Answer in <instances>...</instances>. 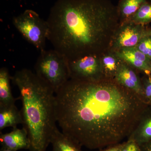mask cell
Here are the masks:
<instances>
[{"label":"cell","mask_w":151,"mask_h":151,"mask_svg":"<svg viewBox=\"0 0 151 151\" xmlns=\"http://www.w3.org/2000/svg\"><path fill=\"white\" fill-rule=\"evenodd\" d=\"M55 98L57 123L63 133L90 150L129 137L149 106L115 79H69Z\"/></svg>","instance_id":"1"},{"label":"cell","mask_w":151,"mask_h":151,"mask_svg":"<svg viewBox=\"0 0 151 151\" xmlns=\"http://www.w3.org/2000/svg\"><path fill=\"white\" fill-rule=\"evenodd\" d=\"M46 21L47 40L68 60L110 49L121 23L110 0H57Z\"/></svg>","instance_id":"2"},{"label":"cell","mask_w":151,"mask_h":151,"mask_svg":"<svg viewBox=\"0 0 151 151\" xmlns=\"http://www.w3.org/2000/svg\"><path fill=\"white\" fill-rule=\"evenodd\" d=\"M11 80L18 88L23 124L30 143L29 151H46L57 129L55 92L29 69L17 70Z\"/></svg>","instance_id":"3"},{"label":"cell","mask_w":151,"mask_h":151,"mask_svg":"<svg viewBox=\"0 0 151 151\" xmlns=\"http://www.w3.org/2000/svg\"><path fill=\"white\" fill-rule=\"evenodd\" d=\"M35 73L55 93L70 79L68 59L58 51H40L35 65Z\"/></svg>","instance_id":"4"},{"label":"cell","mask_w":151,"mask_h":151,"mask_svg":"<svg viewBox=\"0 0 151 151\" xmlns=\"http://www.w3.org/2000/svg\"><path fill=\"white\" fill-rule=\"evenodd\" d=\"M15 27L28 42L40 51L45 50L47 40L48 27L46 21L31 9L25 10L13 19Z\"/></svg>","instance_id":"5"},{"label":"cell","mask_w":151,"mask_h":151,"mask_svg":"<svg viewBox=\"0 0 151 151\" xmlns=\"http://www.w3.org/2000/svg\"><path fill=\"white\" fill-rule=\"evenodd\" d=\"M151 35V29L147 24L136 23L132 20L120 23L112 38L110 50L118 51L135 47L144 38Z\"/></svg>","instance_id":"6"},{"label":"cell","mask_w":151,"mask_h":151,"mask_svg":"<svg viewBox=\"0 0 151 151\" xmlns=\"http://www.w3.org/2000/svg\"><path fill=\"white\" fill-rule=\"evenodd\" d=\"M70 79L80 81H95L103 79L100 55H91L68 60Z\"/></svg>","instance_id":"7"},{"label":"cell","mask_w":151,"mask_h":151,"mask_svg":"<svg viewBox=\"0 0 151 151\" xmlns=\"http://www.w3.org/2000/svg\"><path fill=\"white\" fill-rule=\"evenodd\" d=\"M137 70L124 61L115 79L119 84L139 95L146 103L142 80Z\"/></svg>","instance_id":"8"},{"label":"cell","mask_w":151,"mask_h":151,"mask_svg":"<svg viewBox=\"0 0 151 151\" xmlns=\"http://www.w3.org/2000/svg\"><path fill=\"white\" fill-rule=\"evenodd\" d=\"M123 60L144 74H151V60L135 47L116 51Z\"/></svg>","instance_id":"9"},{"label":"cell","mask_w":151,"mask_h":151,"mask_svg":"<svg viewBox=\"0 0 151 151\" xmlns=\"http://www.w3.org/2000/svg\"><path fill=\"white\" fill-rule=\"evenodd\" d=\"M0 143L2 147L17 151L20 150H29L30 143L27 132L24 128H14L7 134L0 135Z\"/></svg>","instance_id":"10"},{"label":"cell","mask_w":151,"mask_h":151,"mask_svg":"<svg viewBox=\"0 0 151 151\" xmlns=\"http://www.w3.org/2000/svg\"><path fill=\"white\" fill-rule=\"evenodd\" d=\"M128 139L134 140L140 146L151 141V106H149L143 112Z\"/></svg>","instance_id":"11"},{"label":"cell","mask_w":151,"mask_h":151,"mask_svg":"<svg viewBox=\"0 0 151 151\" xmlns=\"http://www.w3.org/2000/svg\"><path fill=\"white\" fill-rule=\"evenodd\" d=\"M100 58L103 78L111 80L115 79L124 60L116 51L110 49L100 55Z\"/></svg>","instance_id":"12"},{"label":"cell","mask_w":151,"mask_h":151,"mask_svg":"<svg viewBox=\"0 0 151 151\" xmlns=\"http://www.w3.org/2000/svg\"><path fill=\"white\" fill-rule=\"evenodd\" d=\"M21 111L15 104L0 106V130L7 127L17 128L18 124H23Z\"/></svg>","instance_id":"13"},{"label":"cell","mask_w":151,"mask_h":151,"mask_svg":"<svg viewBox=\"0 0 151 151\" xmlns=\"http://www.w3.org/2000/svg\"><path fill=\"white\" fill-rule=\"evenodd\" d=\"M52 151H82L81 146L69 136L56 129L50 139Z\"/></svg>","instance_id":"14"},{"label":"cell","mask_w":151,"mask_h":151,"mask_svg":"<svg viewBox=\"0 0 151 151\" xmlns=\"http://www.w3.org/2000/svg\"><path fill=\"white\" fill-rule=\"evenodd\" d=\"M11 76L5 67L0 69V106L15 104L17 99L12 94L10 86Z\"/></svg>","instance_id":"15"},{"label":"cell","mask_w":151,"mask_h":151,"mask_svg":"<svg viewBox=\"0 0 151 151\" xmlns=\"http://www.w3.org/2000/svg\"><path fill=\"white\" fill-rule=\"evenodd\" d=\"M147 0H120L117 6L120 22L130 20Z\"/></svg>","instance_id":"16"},{"label":"cell","mask_w":151,"mask_h":151,"mask_svg":"<svg viewBox=\"0 0 151 151\" xmlns=\"http://www.w3.org/2000/svg\"><path fill=\"white\" fill-rule=\"evenodd\" d=\"M130 20L140 24H147L151 22V4L147 1L141 5Z\"/></svg>","instance_id":"17"},{"label":"cell","mask_w":151,"mask_h":151,"mask_svg":"<svg viewBox=\"0 0 151 151\" xmlns=\"http://www.w3.org/2000/svg\"><path fill=\"white\" fill-rule=\"evenodd\" d=\"M141 80L145 101L148 105L151 106V74H144Z\"/></svg>","instance_id":"18"},{"label":"cell","mask_w":151,"mask_h":151,"mask_svg":"<svg viewBox=\"0 0 151 151\" xmlns=\"http://www.w3.org/2000/svg\"><path fill=\"white\" fill-rule=\"evenodd\" d=\"M136 47L151 60V35L144 38Z\"/></svg>","instance_id":"19"},{"label":"cell","mask_w":151,"mask_h":151,"mask_svg":"<svg viewBox=\"0 0 151 151\" xmlns=\"http://www.w3.org/2000/svg\"><path fill=\"white\" fill-rule=\"evenodd\" d=\"M121 151H142L140 146L132 139L122 143Z\"/></svg>","instance_id":"20"},{"label":"cell","mask_w":151,"mask_h":151,"mask_svg":"<svg viewBox=\"0 0 151 151\" xmlns=\"http://www.w3.org/2000/svg\"><path fill=\"white\" fill-rule=\"evenodd\" d=\"M122 143H119L116 145L107 147L105 149H102L100 151H121Z\"/></svg>","instance_id":"21"},{"label":"cell","mask_w":151,"mask_h":151,"mask_svg":"<svg viewBox=\"0 0 151 151\" xmlns=\"http://www.w3.org/2000/svg\"><path fill=\"white\" fill-rule=\"evenodd\" d=\"M142 151H151V141L140 146Z\"/></svg>","instance_id":"22"},{"label":"cell","mask_w":151,"mask_h":151,"mask_svg":"<svg viewBox=\"0 0 151 151\" xmlns=\"http://www.w3.org/2000/svg\"><path fill=\"white\" fill-rule=\"evenodd\" d=\"M0 151H15L13 150H10V149L6 148L3 147H2Z\"/></svg>","instance_id":"23"}]
</instances>
